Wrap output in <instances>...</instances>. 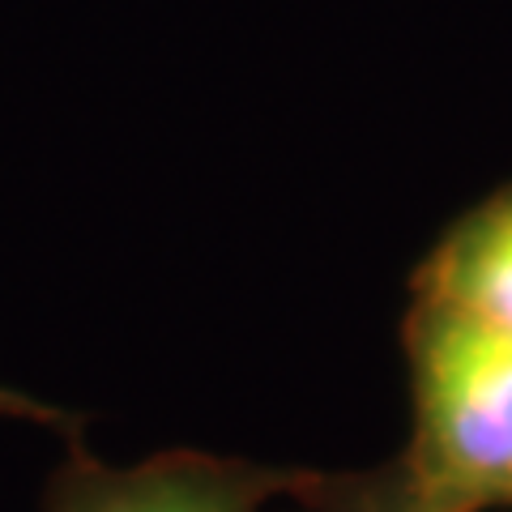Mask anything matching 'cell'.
Instances as JSON below:
<instances>
[{"instance_id": "cell-3", "label": "cell", "mask_w": 512, "mask_h": 512, "mask_svg": "<svg viewBox=\"0 0 512 512\" xmlns=\"http://www.w3.org/2000/svg\"><path fill=\"white\" fill-rule=\"evenodd\" d=\"M419 299L444 303L512 338V197L478 210L444 239L419 278Z\"/></svg>"}, {"instance_id": "cell-5", "label": "cell", "mask_w": 512, "mask_h": 512, "mask_svg": "<svg viewBox=\"0 0 512 512\" xmlns=\"http://www.w3.org/2000/svg\"><path fill=\"white\" fill-rule=\"evenodd\" d=\"M0 419H22V423H39V427H52V431H64V436H77V419L73 410H60L52 402H39L30 393H18V389H5L0 384Z\"/></svg>"}, {"instance_id": "cell-4", "label": "cell", "mask_w": 512, "mask_h": 512, "mask_svg": "<svg viewBox=\"0 0 512 512\" xmlns=\"http://www.w3.org/2000/svg\"><path fill=\"white\" fill-rule=\"evenodd\" d=\"M291 495L303 512H440L402 478H312L299 474Z\"/></svg>"}, {"instance_id": "cell-2", "label": "cell", "mask_w": 512, "mask_h": 512, "mask_svg": "<svg viewBox=\"0 0 512 512\" xmlns=\"http://www.w3.org/2000/svg\"><path fill=\"white\" fill-rule=\"evenodd\" d=\"M69 444V457L43 491V512H265L274 495H291L299 483V474L192 448L107 466L77 436Z\"/></svg>"}, {"instance_id": "cell-1", "label": "cell", "mask_w": 512, "mask_h": 512, "mask_svg": "<svg viewBox=\"0 0 512 512\" xmlns=\"http://www.w3.org/2000/svg\"><path fill=\"white\" fill-rule=\"evenodd\" d=\"M410 363L414 444L406 483L440 512L512 500V338L419 299Z\"/></svg>"}]
</instances>
